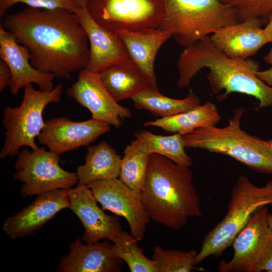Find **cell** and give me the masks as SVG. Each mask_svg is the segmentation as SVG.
<instances>
[{
	"label": "cell",
	"instance_id": "3",
	"mask_svg": "<svg viewBox=\"0 0 272 272\" xmlns=\"http://www.w3.org/2000/svg\"><path fill=\"white\" fill-rule=\"evenodd\" d=\"M189 168L163 156L150 155L147 174L140 194L150 220L179 230L189 218L201 217L200 199Z\"/></svg>",
	"mask_w": 272,
	"mask_h": 272
},
{
	"label": "cell",
	"instance_id": "35",
	"mask_svg": "<svg viewBox=\"0 0 272 272\" xmlns=\"http://www.w3.org/2000/svg\"><path fill=\"white\" fill-rule=\"evenodd\" d=\"M264 60L272 66V46L269 52L264 56Z\"/></svg>",
	"mask_w": 272,
	"mask_h": 272
},
{
	"label": "cell",
	"instance_id": "17",
	"mask_svg": "<svg viewBox=\"0 0 272 272\" xmlns=\"http://www.w3.org/2000/svg\"><path fill=\"white\" fill-rule=\"evenodd\" d=\"M0 57L9 67L12 77L9 87L15 95L29 84H36L39 89L50 91L53 88L55 77L52 74L43 73L30 62L28 48L18 42L15 36L0 26Z\"/></svg>",
	"mask_w": 272,
	"mask_h": 272
},
{
	"label": "cell",
	"instance_id": "8",
	"mask_svg": "<svg viewBox=\"0 0 272 272\" xmlns=\"http://www.w3.org/2000/svg\"><path fill=\"white\" fill-rule=\"evenodd\" d=\"M86 7L96 23L116 33L159 28L165 17V0H88Z\"/></svg>",
	"mask_w": 272,
	"mask_h": 272
},
{
	"label": "cell",
	"instance_id": "20",
	"mask_svg": "<svg viewBox=\"0 0 272 272\" xmlns=\"http://www.w3.org/2000/svg\"><path fill=\"white\" fill-rule=\"evenodd\" d=\"M131 58L147 76L152 86L158 88L154 62L158 51L172 35L160 28L117 33Z\"/></svg>",
	"mask_w": 272,
	"mask_h": 272
},
{
	"label": "cell",
	"instance_id": "27",
	"mask_svg": "<svg viewBox=\"0 0 272 272\" xmlns=\"http://www.w3.org/2000/svg\"><path fill=\"white\" fill-rule=\"evenodd\" d=\"M137 242L130 233L123 231L113 242L114 248L131 272H159L156 262L144 255Z\"/></svg>",
	"mask_w": 272,
	"mask_h": 272
},
{
	"label": "cell",
	"instance_id": "16",
	"mask_svg": "<svg viewBox=\"0 0 272 272\" xmlns=\"http://www.w3.org/2000/svg\"><path fill=\"white\" fill-rule=\"evenodd\" d=\"M74 12L89 40V57L86 69L99 74L110 66L131 59L118 34L96 23L87 7L76 8Z\"/></svg>",
	"mask_w": 272,
	"mask_h": 272
},
{
	"label": "cell",
	"instance_id": "5",
	"mask_svg": "<svg viewBox=\"0 0 272 272\" xmlns=\"http://www.w3.org/2000/svg\"><path fill=\"white\" fill-rule=\"evenodd\" d=\"M160 29L186 48L223 28L240 22L235 10L220 0H165Z\"/></svg>",
	"mask_w": 272,
	"mask_h": 272
},
{
	"label": "cell",
	"instance_id": "30",
	"mask_svg": "<svg viewBox=\"0 0 272 272\" xmlns=\"http://www.w3.org/2000/svg\"><path fill=\"white\" fill-rule=\"evenodd\" d=\"M23 3L29 7L44 9H65L74 12L76 7L74 0H0V16L15 5Z\"/></svg>",
	"mask_w": 272,
	"mask_h": 272
},
{
	"label": "cell",
	"instance_id": "29",
	"mask_svg": "<svg viewBox=\"0 0 272 272\" xmlns=\"http://www.w3.org/2000/svg\"><path fill=\"white\" fill-rule=\"evenodd\" d=\"M232 7L240 21L254 17L261 18L272 12V0H220Z\"/></svg>",
	"mask_w": 272,
	"mask_h": 272
},
{
	"label": "cell",
	"instance_id": "15",
	"mask_svg": "<svg viewBox=\"0 0 272 272\" xmlns=\"http://www.w3.org/2000/svg\"><path fill=\"white\" fill-rule=\"evenodd\" d=\"M66 208H70L67 190L58 189L41 193L31 204L7 218L2 229L13 239L29 236Z\"/></svg>",
	"mask_w": 272,
	"mask_h": 272
},
{
	"label": "cell",
	"instance_id": "34",
	"mask_svg": "<svg viewBox=\"0 0 272 272\" xmlns=\"http://www.w3.org/2000/svg\"><path fill=\"white\" fill-rule=\"evenodd\" d=\"M269 21L263 28V31L267 43H272V12L268 15Z\"/></svg>",
	"mask_w": 272,
	"mask_h": 272
},
{
	"label": "cell",
	"instance_id": "32",
	"mask_svg": "<svg viewBox=\"0 0 272 272\" xmlns=\"http://www.w3.org/2000/svg\"><path fill=\"white\" fill-rule=\"evenodd\" d=\"M12 77L11 72L7 64L0 60V92H2L7 86H9Z\"/></svg>",
	"mask_w": 272,
	"mask_h": 272
},
{
	"label": "cell",
	"instance_id": "38",
	"mask_svg": "<svg viewBox=\"0 0 272 272\" xmlns=\"http://www.w3.org/2000/svg\"><path fill=\"white\" fill-rule=\"evenodd\" d=\"M267 143L270 148L272 150V139L267 141Z\"/></svg>",
	"mask_w": 272,
	"mask_h": 272
},
{
	"label": "cell",
	"instance_id": "9",
	"mask_svg": "<svg viewBox=\"0 0 272 272\" xmlns=\"http://www.w3.org/2000/svg\"><path fill=\"white\" fill-rule=\"evenodd\" d=\"M15 163L13 178L22 183L23 197L58 189L67 190L78 183L76 173L62 168L60 155L44 148L36 150L24 149Z\"/></svg>",
	"mask_w": 272,
	"mask_h": 272
},
{
	"label": "cell",
	"instance_id": "1",
	"mask_svg": "<svg viewBox=\"0 0 272 272\" xmlns=\"http://www.w3.org/2000/svg\"><path fill=\"white\" fill-rule=\"evenodd\" d=\"M4 22L5 28L28 48L30 62L38 70L70 80L72 73L85 69L89 43L75 12L28 7L6 15Z\"/></svg>",
	"mask_w": 272,
	"mask_h": 272
},
{
	"label": "cell",
	"instance_id": "28",
	"mask_svg": "<svg viewBox=\"0 0 272 272\" xmlns=\"http://www.w3.org/2000/svg\"><path fill=\"white\" fill-rule=\"evenodd\" d=\"M197 254L195 249L165 250L156 245L153 250L152 259L156 262L159 272H190L194 266Z\"/></svg>",
	"mask_w": 272,
	"mask_h": 272
},
{
	"label": "cell",
	"instance_id": "12",
	"mask_svg": "<svg viewBox=\"0 0 272 272\" xmlns=\"http://www.w3.org/2000/svg\"><path fill=\"white\" fill-rule=\"evenodd\" d=\"M67 95L87 108L92 118L117 128L122 119L131 116L129 109L119 105L103 84L99 74L86 69L79 74L78 80L66 90Z\"/></svg>",
	"mask_w": 272,
	"mask_h": 272
},
{
	"label": "cell",
	"instance_id": "36",
	"mask_svg": "<svg viewBox=\"0 0 272 272\" xmlns=\"http://www.w3.org/2000/svg\"><path fill=\"white\" fill-rule=\"evenodd\" d=\"M76 8L85 7L87 6L88 0H74Z\"/></svg>",
	"mask_w": 272,
	"mask_h": 272
},
{
	"label": "cell",
	"instance_id": "23",
	"mask_svg": "<svg viewBox=\"0 0 272 272\" xmlns=\"http://www.w3.org/2000/svg\"><path fill=\"white\" fill-rule=\"evenodd\" d=\"M220 119L221 116L216 105L207 101L184 112L146 121L144 125L156 126L167 132L183 135L198 127L216 126Z\"/></svg>",
	"mask_w": 272,
	"mask_h": 272
},
{
	"label": "cell",
	"instance_id": "33",
	"mask_svg": "<svg viewBox=\"0 0 272 272\" xmlns=\"http://www.w3.org/2000/svg\"><path fill=\"white\" fill-rule=\"evenodd\" d=\"M256 76L268 86L272 87V67L256 72Z\"/></svg>",
	"mask_w": 272,
	"mask_h": 272
},
{
	"label": "cell",
	"instance_id": "6",
	"mask_svg": "<svg viewBox=\"0 0 272 272\" xmlns=\"http://www.w3.org/2000/svg\"><path fill=\"white\" fill-rule=\"evenodd\" d=\"M272 204V180L264 186L254 185L243 175L233 187L226 216L205 236L194 265L210 256H218L228 247L258 208Z\"/></svg>",
	"mask_w": 272,
	"mask_h": 272
},
{
	"label": "cell",
	"instance_id": "22",
	"mask_svg": "<svg viewBox=\"0 0 272 272\" xmlns=\"http://www.w3.org/2000/svg\"><path fill=\"white\" fill-rule=\"evenodd\" d=\"M121 159L115 150L105 141L90 146L85 163L77 168L78 185H86L94 181L117 178Z\"/></svg>",
	"mask_w": 272,
	"mask_h": 272
},
{
	"label": "cell",
	"instance_id": "24",
	"mask_svg": "<svg viewBox=\"0 0 272 272\" xmlns=\"http://www.w3.org/2000/svg\"><path fill=\"white\" fill-rule=\"evenodd\" d=\"M135 107L149 111L154 116L164 118L191 110L200 105L199 98L192 92L182 99L167 97L158 89L148 87L131 99Z\"/></svg>",
	"mask_w": 272,
	"mask_h": 272
},
{
	"label": "cell",
	"instance_id": "18",
	"mask_svg": "<svg viewBox=\"0 0 272 272\" xmlns=\"http://www.w3.org/2000/svg\"><path fill=\"white\" fill-rule=\"evenodd\" d=\"M70 252L60 260L56 271L60 272L120 271L122 260L109 241L83 244L78 237L70 243Z\"/></svg>",
	"mask_w": 272,
	"mask_h": 272
},
{
	"label": "cell",
	"instance_id": "21",
	"mask_svg": "<svg viewBox=\"0 0 272 272\" xmlns=\"http://www.w3.org/2000/svg\"><path fill=\"white\" fill-rule=\"evenodd\" d=\"M99 75L103 84L117 102L131 99L148 87H154L132 59L110 66Z\"/></svg>",
	"mask_w": 272,
	"mask_h": 272
},
{
	"label": "cell",
	"instance_id": "11",
	"mask_svg": "<svg viewBox=\"0 0 272 272\" xmlns=\"http://www.w3.org/2000/svg\"><path fill=\"white\" fill-rule=\"evenodd\" d=\"M267 206L258 208L234 240V256L229 261H221L220 272H253L257 262L272 245L267 223Z\"/></svg>",
	"mask_w": 272,
	"mask_h": 272
},
{
	"label": "cell",
	"instance_id": "31",
	"mask_svg": "<svg viewBox=\"0 0 272 272\" xmlns=\"http://www.w3.org/2000/svg\"><path fill=\"white\" fill-rule=\"evenodd\" d=\"M272 271V245L256 263L253 272Z\"/></svg>",
	"mask_w": 272,
	"mask_h": 272
},
{
	"label": "cell",
	"instance_id": "14",
	"mask_svg": "<svg viewBox=\"0 0 272 272\" xmlns=\"http://www.w3.org/2000/svg\"><path fill=\"white\" fill-rule=\"evenodd\" d=\"M70 209L84 228L82 240L93 243L102 239L114 242L123 231L118 216L109 215L97 205V201L87 185L67 189Z\"/></svg>",
	"mask_w": 272,
	"mask_h": 272
},
{
	"label": "cell",
	"instance_id": "7",
	"mask_svg": "<svg viewBox=\"0 0 272 272\" xmlns=\"http://www.w3.org/2000/svg\"><path fill=\"white\" fill-rule=\"evenodd\" d=\"M62 88L59 84L50 91H43L35 89L32 84L27 85L20 105L4 109L2 122L6 138L1 158L18 155L22 147L27 146L34 151L39 148L35 139L45 125L43 111L50 103L60 102Z\"/></svg>",
	"mask_w": 272,
	"mask_h": 272
},
{
	"label": "cell",
	"instance_id": "13",
	"mask_svg": "<svg viewBox=\"0 0 272 272\" xmlns=\"http://www.w3.org/2000/svg\"><path fill=\"white\" fill-rule=\"evenodd\" d=\"M110 125L93 118L76 122L64 117L45 121L37 137L40 144L58 155L88 146L100 135L110 130Z\"/></svg>",
	"mask_w": 272,
	"mask_h": 272
},
{
	"label": "cell",
	"instance_id": "25",
	"mask_svg": "<svg viewBox=\"0 0 272 272\" xmlns=\"http://www.w3.org/2000/svg\"><path fill=\"white\" fill-rule=\"evenodd\" d=\"M135 135L149 155L157 154L182 166L189 167L192 165L191 158L185 151L186 147L181 134L176 133L161 135L142 130L135 132Z\"/></svg>",
	"mask_w": 272,
	"mask_h": 272
},
{
	"label": "cell",
	"instance_id": "2",
	"mask_svg": "<svg viewBox=\"0 0 272 272\" xmlns=\"http://www.w3.org/2000/svg\"><path fill=\"white\" fill-rule=\"evenodd\" d=\"M177 86L185 88L197 73L208 68L207 79L214 94L224 100L232 93L251 96L259 101L257 109L272 106V87L258 78L259 64L252 59L231 58L216 47L206 36L185 48L177 62Z\"/></svg>",
	"mask_w": 272,
	"mask_h": 272
},
{
	"label": "cell",
	"instance_id": "10",
	"mask_svg": "<svg viewBox=\"0 0 272 272\" xmlns=\"http://www.w3.org/2000/svg\"><path fill=\"white\" fill-rule=\"evenodd\" d=\"M104 210L124 218L130 234L138 241L142 239L150 222L143 206L140 191L130 188L119 178L94 181L86 185Z\"/></svg>",
	"mask_w": 272,
	"mask_h": 272
},
{
	"label": "cell",
	"instance_id": "4",
	"mask_svg": "<svg viewBox=\"0 0 272 272\" xmlns=\"http://www.w3.org/2000/svg\"><path fill=\"white\" fill-rule=\"evenodd\" d=\"M244 112L242 107L234 109L232 117L224 127H200L182 135L185 147L225 155L258 173L272 174V150L267 141L241 129Z\"/></svg>",
	"mask_w": 272,
	"mask_h": 272
},
{
	"label": "cell",
	"instance_id": "37",
	"mask_svg": "<svg viewBox=\"0 0 272 272\" xmlns=\"http://www.w3.org/2000/svg\"><path fill=\"white\" fill-rule=\"evenodd\" d=\"M267 223L269 230L272 236V214L268 213L267 215Z\"/></svg>",
	"mask_w": 272,
	"mask_h": 272
},
{
	"label": "cell",
	"instance_id": "26",
	"mask_svg": "<svg viewBox=\"0 0 272 272\" xmlns=\"http://www.w3.org/2000/svg\"><path fill=\"white\" fill-rule=\"evenodd\" d=\"M149 156L135 138L124 150L119 178L130 188L141 191L147 174Z\"/></svg>",
	"mask_w": 272,
	"mask_h": 272
},
{
	"label": "cell",
	"instance_id": "19",
	"mask_svg": "<svg viewBox=\"0 0 272 272\" xmlns=\"http://www.w3.org/2000/svg\"><path fill=\"white\" fill-rule=\"evenodd\" d=\"M260 18L247 19L217 31L210 36L214 45L228 56L247 59L267 43Z\"/></svg>",
	"mask_w": 272,
	"mask_h": 272
}]
</instances>
